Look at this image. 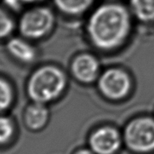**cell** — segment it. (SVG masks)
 Wrapping results in <instances>:
<instances>
[{"instance_id":"obj_10","label":"cell","mask_w":154,"mask_h":154,"mask_svg":"<svg viewBox=\"0 0 154 154\" xmlns=\"http://www.w3.org/2000/svg\"><path fill=\"white\" fill-rule=\"evenodd\" d=\"M49 117L50 112L47 104L36 102L28 104L23 113L24 124L32 131H38L45 127Z\"/></svg>"},{"instance_id":"obj_4","label":"cell","mask_w":154,"mask_h":154,"mask_svg":"<svg viewBox=\"0 0 154 154\" xmlns=\"http://www.w3.org/2000/svg\"><path fill=\"white\" fill-rule=\"evenodd\" d=\"M102 97L110 101H121L127 99L134 89L131 74L120 66H110L102 70L95 83Z\"/></svg>"},{"instance_id":"obj_2","label":"cell","mask_w":154,"mask_h":154,"mask_svg":"<svg viewBox=\"0 0 154 154\" xmlns=\"http://www.w3.org/2000/svg\"><path fill=\"white\" fill-rule=\"evenodd\" d=\"M69 77L58 65L43 64L34 69L26 83V92L32 102L48 104L66 91Z\"/></svg>"},{"instance_id":"obj_12","label":"cell","mask_w":154,"mask_h":154,"mask_svg":"<svg viewBox=\"0 0 154 154\" xmlns=\"http://www.w3.org/2000/svg\"><path fill=\"white\" fill-rule=\"evenodd\" d=\"M15 100V90L7 78L0 75V114L7 112Z\"/></svg>"},{"instance_id":"obj_11","label":"cell","mask_w":154,"mask_h":154,"mask_svg":"<svg viewBox=\"0 0 154 154\" xmlns=\"http://www.w3.org/2000/svg\"><path fill=\"white\" fill-rule=\"evenodd\" d=\"M128 7L134 20L143 25H153L154 0H128Z\"/></svg>"},{"instance_id":"obj_16","label":"cell","mask_w":154,"mask_h":154,"mask_svg":"<svg viewBox=\"0 0 154 154\" xmlns=\"http://www.w3.org/2000/svg\"><path fill=\"white\" fill-rule=\"evenodd\" d=\"M74 154H95L91 150V148L88 149V148H83V149H80V150L76 151Z\"/></svg>"},{"instance_id":"obj_3","label":"cell","mask_w":154,"mask_h":154,"mask_svg":"<svg viewBox=\"0 0 154 154\" xmlns=\"http://www.w3.org/2000/svg\"><path fill=\"white\" fill-rule=\"evenodd\" d=\"M57 26L55 11L44 4L30 6L21 14L17 23L19 35L32 42L44 40Z\"/></svg>"},{"instance_id":"obj_8","label":"cell","mask_w":154,"mask_h":154,"mask_svg":"<svg viewBox=\"0 0 154 154\" xmlns=\"http://www.w3.org/2000/svg\"><path fill=\"white\" fill-rule=\"evenodd\" d=\"M5 48L13 60L24 66L34 63L38 57V51L34 46L33 42L22 36L8 38L6 41Z\"/></svg>"},{"instance_id":"obj_15","label":"cell","mask_w":154,"mask_h":154,"mask_svg":"<svg viewBox=\"0 0 154 154\" xmlns=\"http://www.w3.org/2000/svg\"><path fill=\"white\" fill-rule=\"evenodd\" d=\"M18 1L23 7L25 6L30 7V6H33V5H37V4H42L45 0H18Z\"/></svg>"},{"instance_id":"obj_13","label":"cell","mask_w":154,"mask_h":154,"mask_svg":"<svg viewBox=\"0 0 154 154\" xmlns=\"http://www.w3.org/2000/svg\"><path fill=\"white\" fill-rule=\"evenodd\" d=\"M6 8L0 6V42L10 38L17 28V23Z\"/></svg>"},{"instance_id":"obj_5","label":"cell","mask_w":154,"mask_h":154,"mask_svg":"<svg viewBox=\"0 0 154 154\" xmlns=\"http://www.w3.org/2000/svg\"><path fill=\"white\" fill-rule=\"evenodd\" d=\"M124 140L134 152L147 153L154 151V119L139 117L131 120L124 129Z\"/></svg>"},{"instance_id":"obj_14","label":"cell","mask_w":154,"mask_h":154,"mask_svg":"<svg viewBox=\"0 0 154 154\" xmlns=\"http://www.w3.org/2000/svg\"><path fill=\"white\" fill-rule=\"evenodd\" d=\"M16 132L14 120L5 114H0V146H6L13 140Z\"/></svg>"},{"instance_id":"obj_1","label":"cell","mask_w":154,"mask_h":154,"mask_svg":"<svg viewBox=\"0 0 154 154\" xmlns=\"http://www.w3.org/2000/svg\"><path fill=\"white\" fill-rule=\"evenodd\" d=\"M134 22L128 5L108 1L94 7L88 14L85 33L91 47L98 52L114 53L129 42Z\"/></svg>"},{"instance_id":"obj_6","label":"cell","mask_w":154,"mask_h":154,"mask_svg":"<svg viewBox=\"0 0 154 154\" xmlns=\"http://www.w3.org/2000/svg\"><path fill=\"white\" fill-rule=\"evenodd\" d=\"M102 70L100 59L91 52L77 53L71 58L69 65L71 77L83 85L95 84Z\"/></svg>"},{"instance_id":"obj_9","label":"cell","mask_w":154,"mask_h":154,"mask_svg":"<svg viewBox=\"0 0 154 154\" xmlns=\"http://www.w3.org/2000/svg\"><path fill=\"white\" fill-rule=\"evenodd\" d=\"M96 0H52L57 13L68 18H79L89 14Z\"/></svg>"},{"instance_id":"obj_7","label":"cell","mask_w":154,"mask_h":154,"mask_svg":"<svg viewBox=\"0 0 154 154\" xmlns=\"http://www.w3.org/2000/svg\"><path fill=\"white\" fill-rule=\"evenodd\" d=\"M89 144L95 154H114L122 145V137L114 128L104 126L91 134Z\"/></svg>"}]
</instances>
